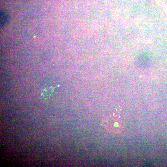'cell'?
<instances>
[{"label": "cell", "instance_id": "obj_1", "mask_svg": "<svg viewBox=\"0 0 167 167\" xmlns=\"http://www.w3.org/2000/svg\"><path fill=\"white\" fill-rule=\"evenodd\" d=\"M9 16L4 11L0 12V24L1 26H4L6 25L8 21Z\"/></svg>", "mask_w": 167, "mask_h": 167}]
</instances>
